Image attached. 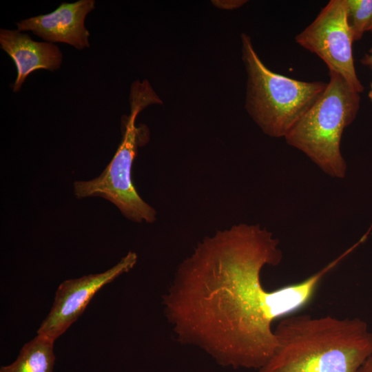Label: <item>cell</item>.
<instances>
[{
	"instance_id": "6da1fadb",
	"label": "cell",
	"mask_w": 372,
	"mask_h": 372,
	"mask_svg": "<svg viewBox=\"0 0 372 372\" xmlns=\"http://www.w3.org/2000/svg\"><path fill=\"white\" fill-rule=\"evenodd\" d=\"M280 241L260 225L238 224L205 237L179 265L163 296L177 340L223 366L260 369L278 347L272 324L307 304L345 251L307 278L268 291L260 273L282 260Z\"/></svg>"
},
{
	"instance_id": "7a4b0ae2",
	"label": "cell",
	"mask_w": 372,
	"mask_h": 372,
	"mask_svg": "<svg viewBox=\"0 0 372 372\" xmlns=\"http://www.w3.org/2000/svg\"><path fill=\"white\" fill-rule=\"evenodd\" d=\"M274 333L278 349L258 372H358L372 353V332L358 318L291 316Z\"/></svg>"
},
{
	"instance_id": "3957f363",
	"label": "cell",
	"mask_w": 372,
	"mask_h": 372,
	"mask_svg": "<svg viewBox=\"0 0 372 372\" xmlns=\"http://www.w3.org/2000/svg\"><path fill=\"white\" fill-rule=\"evenodd\" d=\"M130 114L122 117L123 137L113 158L103 172L89 180H76L74 194L78 198L101 197L114 204L128 220L152 223L156 211L138 194L132 179L138 149L149 140L147 125L136 124L138 114L153 104H163L149 82L136 80L130 86Z\"/></svg>"
},
{
	"instance_id": "277c9868",
	"label": "cell",
	"mask_w": 372,
	"mask_h": 372,
	"mask_svg": "<svg viewBox=\"0 0 372 372\" xmlns=\"http://www.w3.org/2000/svg\"><path fill=\"white\" fill-rule=\"evenodd\" d=\"M360 105V93L339 74L329 70L325 90L285 139L326 174L344 178L347 165L340 149L342 136L344 129L356 118Z\"/></svg>"
},
{
	"instance_id": "5b68a950",
	"label": "cell",
	"mask_w": 372,
	"mask_h": 372,
	"mask_svg": "<svg viewBox=\"0 0 372 372\" xmlns=\"http://www.w3.org/2000/svg\"><path fill=\"white\" fill-rule=\"evenodd\" d=\"M242 59L247 74L245 109L267 136L281 138L316 103L327 83L303 81L273 72L242 33Z\"/></svg>"
},
{
	"instance_id": "8992f818",
	"label": "cell",
	"mask_w": 372,
	"mask_h": 372,
	"mask_svg": "<svg viewBox=\"0 0 372 372\" xmlns=\"http://www.w3.org/2000/svg\"><path fill=\"white\" fill-rule=\"evenodd\" d=\"M295 41L319 56L329 70L339 74L354 91H364L354 65V41L348 22L347 0L329 1L316 19L296 36Z\"/></svg>"
},
{
	"instance_id": "52a82bcc",
	"label": "cell",
	"mask_w": 372,
	"mask_h": 372,
	"mask_svg": "<svg viewBox=\"0 0 372 372\" xmlns=\"http://www.w3.org/2000/svg\"><path fill=\"white\" fill-rule=\"evenodd\" d=\"M136 261V254L129 251L116 265L103 273L61 282L56 291L51 310L41 324L37 334L55 341L78 319L102 287L129 271Z\"/></svg>"
},
{
	"instance_id": "ba28073f",
	"label": "cell",
	"mask_w": 372,
	"mask_h": 372,
	"mask_svg": "<svg viewBox=\"0 0 372 372\" xmlns=\"http://www.w3.org/2000/svg\"><path fill=\"white\" fill-rule=\"evenodd\" d=\"M94 0L62 2L53 12L17 23L20 32L31 31L48 43H63L77 50L90 47L87 15L94 9Z\"/></svg>"
},
{
	"instance_id": "9c48e42d",
	"label": "cell",
	"mask_w": 372,
	"mask_h": 372,
	"mask_svg": "<svg viewBox=\"0 0 372 372\" xmlns=\"http://www.w3.org/2000/svg\"><path fill=\"white\" fill-rule=\"evenodd\" d=\"M1 48L13 60L17 68V77L12 85L14 92L20 91L26 78L34 71L59 70L63 54L54 43L37 42L29 34L18 30H0Z\"/></svg>"
},
{
	"instance_id": "30bf717a",
	"label": "cell",
	"mask_w": 372,
	"mask_h": 372,
	"mask_svg": "<svg viewBox=\"0 0 372 372\" xmlns=\"http://www.w3.org/2000/svg\"><path fill=\"white\" fill-rule=\"evenodd\" d=\"M54 342L49 337L37 334L23 345L17 360L10 365L1 366L0 372H53Z\"/></svg>"
},
{
	"instance_id": "8fae6325",
	"label": "cell",
	"mask_w": 372,
	"mask_h": 372,
	"mask_svg": "<svg viewBox=\"0 0 372 372\" xmlns=\"http://www.w3.org/2000/svg\"><path fill=\"white\" fill-rule=\"evenodd\" d=\"M348 22L353 41L368 32L372 20V0H347Z\"/></svg>"
},
{
	"instance_id": "7c38bea8",
	"label": "cell",
	"mask_w": 372,
	"mask_h": 372,
	"mask_svg": "<svg viewBox=\"0 0 372 372\" xmlns=\"http://www.w3.org/2000/svg\"><path fill=\"white\" fill-rule=\"evenodd\" d=\"M246 2L247 1L245 0L212 1V3L214 6L220 9L225 10H233L238 8L246 3Z\"/></svg>"
},
{
	"instance_id": "4fadbf2b",
	"label": "cell",
	"mask_w": 372,
	"mask_h": 372,
	"mask_svg": "<svg viewBox=\"0 0 372 372\" xmlns=\"http://www.w3.org/2000/svg\"><path fill=\"white\" fill-rule=\"evenodd\" d=\"M361 63L372 70V47L360 60Z\"/></svg>"
},
{
	"instance_id": "5bb4252c",
	"label": "cell",
	"mask_w": 372,
	"mask_h": 372,
	"mask_svg": "<svg viewBox=\"0 0 372 372\" xmlns=\"http://www.w3.org/2000/svg\"><path fill=\"white\" fill-rule=\"evenodd\" d=\"M358 372H372V353L364 361Z\"/></svg>"
},
{
	"instance_id": "9a60e30c",
	"label": "cell",
	"mask_w": 372,
	"mask_h": 372,
	"mask_svg": "<svg viewBox=\"0 0 372 372\" xmlns=\"http://www.w3.org/2000/svg\"><path fill=\"white\" fill-rule=\"evenodd\" d=\"M368 96L370 101L372 102V82L370 83V90L368 93Z\"/></svg>"
},
{
	"instance_id": "2e32d148",
	"label": "cell",
	"mask_w": 372,
	"mask_h": 372,
	"mask_svg": "<svg viewBox=\"0 0 372 372\" xmlns=\"http://www.w3.org/2000/svg\"><path fill=\"white\" fill-rule=\"evenodd\" d=\"M368 32H370L372 33V20H371V25L369 26Z\"/></svg>"
}]
</instances>
